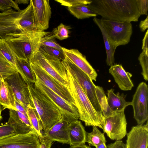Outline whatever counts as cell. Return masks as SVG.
<instances>
[{
	"instance_id": "28",
	"label": "cell",
	"mask_w": 148,
	"mask_h": 148,
	"mask_svg": "<svg viewBox=\"0 0 148 148\" xmlns=\"http://www.w3.org/2000/svg\"><path fill=\"white\" fill-rule=\"evenodd\" d=\"M67 9L72 14L78 19L96 17L97 15L88 7V5L68 7Z\"/></svg>"
},
{
	"instance_id": "19",
	"label": "cell",
	"mask_w": 148,
	"mask_h": 148,
	"mask_svg": "<svg viewBox=\"0 0 148 148\" xmlns=\"http://www.w3.org/2000/svg\"><path fill=\"white\" fill-rule=\"evenodd\" d=\"M126 135V148H147L148 131L143 125L132 127Z\"/></svg>"
},
{
	"instance_id": "2",
	"label": "cell",
	"mask_w": 148,
	"mask_h": 148,
	"mask_svg": "<svg viewBox=\"0 0 148 148\" xmlns=\"http://www.w3.org/2000/svg\"><path fill=\"white\" fill-rule=\"evenodd\" d=\"M65 68L69 82V90L78 110L79 119L84 122L86 126L97 127L103 129L104 117L102 113L95 110L76 79Z\"/></svg>"
},
{
	"instance_id": "31",
	"label": "cell",
	"mask_w": 148,
	"mask_h": 148,
	"mask_svg": "<svg viewBox=\"0 0 148 148\" xmlns=\"http://www.w3.org/2000/svg\"><path fill=\"white\" fill-rule=\"evenodd\" d=\"M104 133H102L95 126H93L91 132L87 133V142L90 146H93L106 142Z\"/></svg>"
},
{
	"instance_id": "12",
	"label": "cell",
	"mask_w": 148,
	"mask_h": 148,
	"mask_svg": "<svg viewBox=\"0 0 148 148\" xmlns=\"http://www.w3.org/2000/svg\"><path fill=\"white\" fill-rule=\"evenodd\" d=\"M20 10L11 9L0 13V39L16 37L24 32L18 23Z\"/></svg>"
},
{
	"instance_id": "20",
	"label": "cell",
	"mask_w": 148,
	"mask_h": 148,
	"mask_svg": "<svg viewBox=\"0 0 148 148\" xmlns=\"http://www.w3.org/2000/svg\"><path fill=\"white\" fill-rule=\"evenodd\" d=\"M109 71L121 90H130L134 87L131 79L132 74L126 72L121 64H115L110 66Z\"/></svg>"
},
{
	"instance_id": "17",
	"label": "cell",
	"mask_w": 148,
	"mask_h": 148,
	"mask_svg": "<svg viewBox=\"0 0 148 148\" xmlns=\"http://www.w3.org/2000/svg\"><path fill=\"white\" fill-rule=\"evenodd\" d=\"M70 123L62 116V119L45 132L43 135L53 142L56 141L63 144H69V127Z\"/></svg>"
},
{
	"instance_id": "39",
	"label": "cell",
	"mask_w": 148,
	"mask_h": 148,
	"mask_svg": "<svg viewBox=\"0 0 148 148\" xmlns=\"http://www.w3.org/2000/svg\"><path fill=\"white\" fill-rule=\"evenodd\" d=\"M13 8L17 11L20 10L18 4L15 1L12 0H0V10L5 11Z\"/></svg>"
},
{
	"instance_id": "43",
	"label": "cell",
	"mask_w": 148,
	"mask_h": 148,
	"mask_svg": "<svg viewBox=\"0 0 148 148\" xmlns=\"http://www.w3.org/2000/svg\"><path fill=\"white\" fill-rule=\"evenodd\" d=\"M147 29L142 41V49L143 51L148 53V33Z\"/></svg>"
},
{
	"instance_id": "42",
	"label": "cell",
	"mask_w": 148,
	"mask_h": 148,
	"mask_svg": "<svg viewBox=\"0 0 148 148\" xmlns=\"http://www.w3.org/2000/svg\"><path fill=\"white\" fill-rule=\"evenodd\" d=\"M108 148H126L125 144L121 140H116L108 145Z\"/></svg>"
},
{
	"instance_id": "41",
	"label": "cell",
	"mask_w": 148,
	"mask_h": 148,
	"mask_svg": "<svg viewBox=\"0 0 148 148\" xmlns=\"http://www.w3.org/2000/svg\"><path fill=\"white\" fill-rule=\"evenodd\" d=\"M40 145L39 148H50L53 141L44 137H39Z\"/></svg>"
},
{
	"instance_id": "10",
	"label": "cell",
	"mask_w": 148,
	"mask_h": 148,
	"mask_svg": "<svg viewBox=\"0 0 148 148\" xmlns=\"http://www.w3.org/2000/svg\"><path fill=\"white\" fill-rule=\"evenodd\" d=\"M34 84L56 104L60 110L62 116L70 123L79 119V114L75 106L66 101L38 79H36Z\"/></svg>"
},
{
	"instance_id": "22",
	"label": "cell",
	"mask_w": 148,
	"mask_h": 148,
	"mask_svg": "<svg viewBox=\"0 0 148 148\" xmlns=\"http://www.w3.org/2000/svg\"><path fill=\"white\" fill-rule=\"evenodd\" d=\"M17 21L18 25L23 31H36L33 8L30 1L25 8L20 10Z\"/></svg>"
},
{
	"instance_id": "32",
	"label": "cell",
	"mask_w": 148,
	"mask_h": 148,
	"mask_svg": "<svg viewBox=\"0 0 148 148\" xmlns=\"http://www.w3.org/2000/svg\"><path fill=\"white\" fill-rule=\"evenodd\" d=\"M0 53L17 70L16 56L5 39H0Z\"/></svg>"
},
{
	"instance_id": "8",
	"label": "cell",
	"mask_w": 148,
	"mask_h": 148,
	"mask_svg": "<svg viewBox=\"0 0 148 148\" xmlns=\"http://www.w3.org/2000/svg\"><path fill=\"white\" fill-rule=\"evenodd\" d=\"M30 63L36 79L66 101L75 106L74 100L68 88L41 67L31 63Z\"/></svg>"
},
{
	"instance_id": "5",
	"label": "cell",
	"mask_w": 148,
	"mask_h": 148,
	"mask_svg": "<svg viewBox=\"0 0 148 148\" xmlns=\"http://www.w3.org/2000/svg\"><path fill=\"white\" fill-rule=\"evenodd\" d=\"M29 62L42 68L69 89L67 71L61 61L51 56L40 48Z\"/></svg>"
},
{
	"instance_id": "14",
	"label": "cell",
	"mask_w": 148,
	"mask_h": 148,
	"mask_svg": "<svg viewBox=\"0 0 148 148\" xmlns=\"http://www.w3.org/2000/svg\"><path fill=\"white\" fill-rule=\"evenodd\" d=\"M40 142L36 132L16 134L0 140V148H39Z\"/></svg>"
},
{
	"instance_id": "7",
	"label": "cell",
	"mask_w": 148,
	"mask_h": 148,
	"mask_svg": "<svg viewBox=\"0 0 148 148\" xmlns=\"http://www.w3.org/2000/svg\"><path fill=\"white\" fill-rule=\"evenodd\" d=\"M62 62L76 79L95 110L102 113L96 94V86L92 79L86 73L66 59L65 58Z\"/></svg>"
},
{
	"instance_id": "46",
	"label": "cell",
	"mask_w": 148,
	"mask_h": 148,
	"mask_svg": "<svg viewBox=\"0 0 148 148\" xmlns=\"http://www.w3.org/2000/svg\"><path fill=\"white\" fill-rule=\"evenodd\" d=\"M70 148H92L90 146L84 144L76 146H71Z\"/></svg>"
},
{
	"instance_id": "33",
	"label": "cell",
	"mask_w": 148,
	"mask_h": 148,
	"mask_svg": "<svg viewBox=\"0 0 148 148\" xmlns=\"http://www.w3.org/2000/svg\"><path fill=\"white\" fill-rule=\"evenodd\" d=\"M71 27L69 26L61 23L57 28L53 30L52 33L56 38L62 40L68 38L69 37V34Z\"/></svg>"
},
{
	"instance_id": "40",
	"label": "cell",
	"mask_w": 148,
	"mask_h": 148,
	"mask_svg": "<svg viewBox=\"0 0 148 148\" xmlns=\"http://www.w3.org/2000/svg\"><path fill=\"white\" fill-rule=\"evenodd\" d=\"M137 8L140 15L148 14V0H136Z\"/></svg>"
},
{
	"instance_id": "50",
	"label": "cell",
	"mask_w": 148,
	"mask_h": 148,
	"mask_svg": "<svg viewBox=\"0 0 148 148\" xmlns=\"http://www.w3.org/2000/svg\"><path fill=\"white\" fill-rule=\"evenodd\" d=\"M1 105L0 104V116H1V112L2 111V109Z\"/></svg>"
},
{
	"instance_id": "52",
	"label": "cell",
	"mask_w": 148,
	"mask_h": 148,
	"mask_svg": "<svg viewBox=\"0 0 148 148\" xmlns=\"http://www.w3.org/2000/svg\"><path fill=\"white\" fill-rule=\"evenodd\" d=\"M2 116H0V121L2 119Z\"/></svg>"
},
{
	"instance_id": "18",
	"label": "cell",
	"mask_w": 148,
	"mask_h": 148,
	"mask_svg": "<svg viewBox=\"0 0 148 148\" xmlns=\"http://www.w3.org/2000/svg\"><path fill=\"white\" fill-rule=\"evenodd\" d=\"M9 110V117L7 123L13 128L16 134H25L36 132L28 118L17 110Z\"/></svg>"
},
{
	"instance_id": "51",
	"label": "cell",
	"mask_w": 148,
	"mask_h": 148,
	"mask_svg": "<svg viewBox=\"0 0 148 148\" xmlns=\"http://www.w3.org/2000/svg\"><path fill=\"white\" fill-rule=\"evenodd\" d=\"M2 80V79H0V89L1 85Z\"/></svg>"
},
{
	"instance_id": "27",
	"label": "cell",
	"mask_w": 148,
	"mask_h": 148,
	"mask_svg": "<svg viewBox=\"0 0 148 148\" xmlns=\"http://www.w3.org/2000/svg\"><path fill=\"white\" fill-rule=\"evenodd\" d=\"M96 92L104 117L106 118L113 116L115 112H113L109 107L103 88L99 86H96Z\"/></svg>"
},
{
	"instance_id": "23",
	"label": "cell",
	"mask_w": 148,
	"mask_h": 148,
	"mask_svg": "<svg viewBox=\"0 0 148 148\" xmlns=\"http://www.w3.org/2000/svg\"><path fill=\"white\" fill-rule=\"evenodd\" d=\"M15 98L13 91L8 84L2 80L0 89V104L3 109L8 108L16 110L15 105Z\"/></svg>"
},
{
	"instance_id": "49",
	"label": "cell",
	"mask_w": 148,
	"mask_h": 148,
	"mask_svg": "<svg viewBox=\"0 0 148 148\" xmlns=\"http://www.w3.org/2000/svg\"><path fill=\"white\" fill-rule=\"evenodd\" d=\"M143 126L145 128V129L148 131V120L147 121L146 123Z\"/></svg>"
},
{
	"instance_id": "1",
	"label": "cell",
	"mask_w": 148,
	"mask_h": 148,
	"mask_svg": "<svg viewBox=\"0 0 148 148\" xmlns=\"http://www.w3.org/2000/svg\"><path fill=\"white\" fill-rule=\"evenodd\" d=\"M88 6L97 15L110 20L137 22L140 16L136 0H94Z\"/></svg>"
},
{
	"instance_id": "44",
	"label": "cell",
	"mask_w": 148,
	"mask_h": 148,
	"mask_svg": "<svg viewBox=\"0 0 148 148\" xmlns=\"http://www.w3.org/2000/svg\"><path fill=\"white\" fill-rule=\"evenodd\" d=\"M139 27L140 31L143 32H144L148 27V16H147L146 18L140 21L139 25Z\"/></svg>"
},
{
	"instance_id": "38",
	"label": "cell",
	"mask_w": 148,
	"mask_h": 148,
	"mask_svg": "<svg viewBox=\"0 0 148 148\" xmlns=\"http://www.w3.org/2000/svg\"><path fill=\"white\" fill-rule=\"evenodd\" d=\"M15 134L13 128L7 123L0 126V140Z\"/></svg>"
},
{
	"instance_id": "3",
	"label": "cell",
	"mask_w": 148,
	"mask_h": 148,
	"mask_svg": "<svg viewBox=\"0 0 148 148\" xmlns=\"http://www.w3.org/2000/svg\"><path fill=\"white\" fill-rule=\"evenodd\" d=\"M27 85L34 107L40 120L43 132H45L62 119V113L56 104L34 84Z\"/></svg>"
},
{
	"instance_id": "47",
	"label": "cell",
	"mask_w": 148,
	"mask_h": 148,
	"mask_svg": "<svg viewBox=\"0 0 148 148\" xmlns=\"http://www.w3.org/2000/svg\"><path fill=\"white\" fill-rule=\"evenodd\" d=\"M29 0H16L15 1L18 4H27L29 3Z\"/></svg>"
},
{
	"instance_id": "6",
	"label": "cell",
	"mask_w": 148,
	"mask_h": 148,
	"mask_svg": "<svg viewBox=\"0 0 148 148\" xmlns=\"http://www.w3.org/2000/svg\"><path fill=\"white\" fill-rule=\"evenodd\" d=\"M101 25L106 31L109 42L115 49L120 45L129 43L133 30L131 23L110 20L102 18Z\"/></svg>"
},
{
	"instance_id": "36",
	"label": "cell",
	"mask_w": 148,
	"mask_h": 148,
	"mask_svg": "<svg viewBox=\"0 0 148 148\" xmlns=\"http://www.w3.org/2000/svg\"><path fill=\"white\" fill-rule=\"evenodd\" d=\"M40 48L51 56L60 61L65 59V57L62 50L46 46H40Z\"/></svg>"
},
{
	"instance_id": "15",
	"label": "cell",
	"mask_w": 148,
	"mask_h": 148,
	"mask_svg": "<svg viewBox=\"0 0 148 148\" xmlns=\"http://www.w3.org/2000/svg\"><path fill=\"white\" fill-rule=\"evenodd\" d=\"M34 12L36 31H44L48 28L52 13L49 0H31Z\"/></svg>"
},
{
	"instance_id": "48",
	"label": "cell",
	"mask_w": 148,
	"mask_h": 148,
	"mask_svg": "<svg viewBox=\"0 0 148 148\" xmlns=\"http://www.w3.org/2000/svg\"><path fill=\"white\" fill-rule=\"evenodd\" d=\"M96 148H108L106 143H101L95 146Z\"/></svg>"
},
{
	"instance_id": "16",
	"label": "cell",
	"mask_w": 148,
	"mask_h": 148,
	"mask_svg": "<svg viewBox=\"0 0 148 148\" xmlns=\"http://www.w3.org/2000/svg\"><path fill=\"white\" fill-rule=\"evenodd\" d=\"M65 58L71 62L88 75L92 80L96 81L97 74L91 64L78 50L68 49L62 47Z\"/></svg>"
},
{
	"instance_id": "29",
	"label": "cell",
	"mask_w": 148,
	"mask_h": 148,
	"mask_svg": "<svg viewBox=\"0 0 148 148\" xmlns=\"http://www.w3.org/2000/svg\"><path fill=\"white\" fill-rule=\"evenodd\" d=\"M27 113L31 123L39 137L43 136L42 124L35 108L30 105L27 106Z\"/></svg>"
},
{
	"instance_id": "34",
	"label": "cell",
	"mask_w": 148,
	"mask_h": 148,
	"mask_svg": "<svg viewBox=\"0 0 148 148\" xmlns=\"http://www.w3.org/2000/svg\"><path fill=\"white\" fill-rule=\"evenodd\" d=\"M56 39L55 36L53 33L52 32H50L41 38L40 45L54 48L62 51V47L57 43Z\"/></svg>"
},
{
	"instance_id": "30",
	"label": "cell",
	"mask_w": 148,
	"mask_h": 148,
	"mask_svg": "<svg viewBox=\"0 0 148 148\" xmlns=\"http://www.w3.org/2000/svg\"><path fill=\"white\" fill-rule=\"evenodd\" d=\"M18 72L16 68L0 53V79H5Z\"/></svg>"
},
{
	"instance_id": "37",
	"label": "cell",
	"mask_w": 148,
	"mask_h": 148,
	"mask_svg": "<svg viewBox=\"0 0 148 148\" xmlns=\"http://www.w3.org/2000/svg\"><path fill=\"white\" fill-rule=\"evenodd\" d=\"M63 6L72 7L80 5H88L90 4L92 0H55Z\"/></svg>"
},
{
	"instance_id": "9",
	"label": "cell",
	"mask_w": 148,
	"mask_h": 148,
	"mask_svg": "<svg viewBox=\"0 0 148 148\" xmlns=\"http://www.w3.org/2000/svg\"><path fill=\"white\" fill-rule=\"evenodd\" d=\"M148 85L142 82L139 84L130 102L133 108L134 117L138 125H143L148 120Z\"/></svg>"
},
{
	"instance_id": "35",
	"label": "cell",
	"mask_w": 148,
	"mask_h": 148,
	"mask_svg": "<svg viewBox=\"0 0 148 148\" xmlns=\"http://www.w3.org/2000/svg\"><path fill=\"white\" fill-rule=\"evenodd\" d=\"M148 53L142 51L138 58L142 68L141 74L146 81L148 80Z\"/></svg>"
},
{
	"instance_id": "45",
	"label": "cell",
	"mask_w": 148,
	"mask_h": 148,
	"mask_svg": "<svg viewBox=\"0 0 148 148\" xmlns=\"http://www.w3.org/2000/svg\"><path fill=\"white\" fill-rule=\"evenodd\" d=\"M15 107L16 110L22 113L27 117L28 118L27 111L23 106L15 99Z\"/></svg>"
},
{
	"instance_id": "13",
	"label": "cell",
	"mask_w": 148,
	"mask_h": 148,
	"mask_svg": "<svg viewBox=\"0 0 148 148\" xmlns=\"http://www.w3.org/2000/svg\"><path fill=\"white\" fill-rule=\"evenodd\" d=\"M4 80L11 88L15 99L27 111V106L29 105L34 108L28 85L18 72L11 75Z\"/></svg>"
},
{
	"instance_id": "25",
	"label": "cell",
	"mask_w": 148,
	"mask_h": 148,
	"mask_svg": "<svg viewBox=\"0 0 148 148\" xmlns=\"http://www.w3.org/2000/svg\"><path fill=\"white\" fill-rule=\"evenodd\" d=\"M16 61L17 71L24 81L27 84H34L36 79L29 61L16 56Z\"/></svg>"
},
{
	"instance_id": "11",
	"label": "cell",
	"mask_w": 148,
	"mask_h": 148,
	"mask_svg": "<svg viewBox=\"0 0 148 148\" xmlns=\"http://www.w3.org/2000/svg\"><path fill=\"white\" fill-rule=\"evenodd\" d=\"M124 110L115 111L113 116L104 118L102 125L103 131L112 140H121L127 134Z\"/></svg>"
},
{
	"instance_id": "21",
	"label": "cell",
	"mask_w": 148,
	"mask_h": 148,
	"mask_svg": "<svg viewBox=\"0 0 148 148\" xmlns=\"http://www.w3.org/2000/svg\"><path fill=\"white\" fill-rule=\"evenodd\" d=\"M69 133L71 146L84 144L87 141V132L81 121L78 120L70 123Z\"/></svg>"
},
{
	"instance_id": "4",
	"label": "cell",
	"mask_w": 148,
	"mask_h": 148,
	"mask_svg": "<svg viewBox=\"0 0 148 148\" xmlns=\"http://www.w3.org/2000/svg\"><path fill=\"white\" fill-rule=\"evenodd\" d=\"M48 32L25 31L19 36L5 39L16 56L29 60L40 48L41 38Z\"/></svg>"
},
{
	"instance_id": "24",
	"label": "cell",
	"mask_w": 148,
	"mask_h": 148,
	"mask_svg": "<svg viewBox=\"0 0 148 148\" xmlns=\"http://www.w3.org/2000/svg\"><path fill=\"white\" fill-rule=\"evenodd\" d=\"M114 91L112 88L108 90L107 97L108 104L113 112L125 110L127 106L131 105L130 102L126 101L125 96L123 93L120 95L118 92L115 94Z\"/></svg>"
},
{
	"instance_id": "26",
	"label": "cell",
	"mask_w": 148,
	"mask_h": 148,
	"mask_svg": "<svg viewBox=\"0 0 148 148\" xmlns=\"http://www.w3.org/2000/svg\"><path fill=\"white\" fill-rule=\"evenodd\" d=\"M93 21L100 29L103 36L106 53V64L108 66H112L114 64V54L116 49L112 48L110 45L107 34L101 24L100 19L96 17H94Z\"/></svg>"
}]
</instances>
